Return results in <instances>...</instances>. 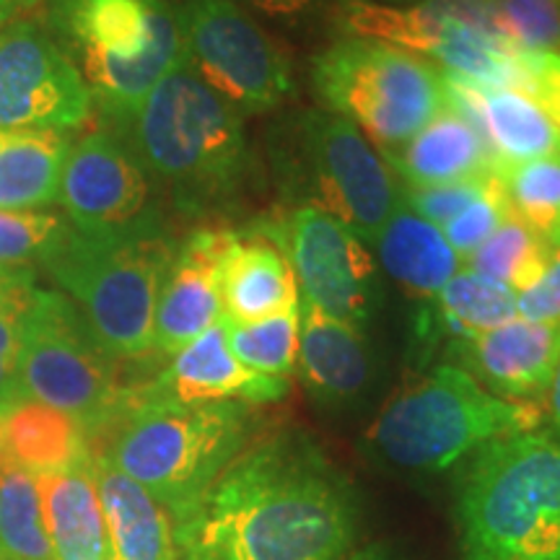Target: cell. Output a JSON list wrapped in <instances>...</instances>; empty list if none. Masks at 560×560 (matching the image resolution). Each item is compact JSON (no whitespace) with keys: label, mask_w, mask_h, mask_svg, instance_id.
I'll list each match as a JSON object with an SVG mask.
<instances>
[{"label":"cell","mask_w":560,"mask_h":560,"mask_svg":"<svg viewBox=\"0 0 560 560\" xmlns=\"http://www.w3.org/2000/svg\"><path fill=\"white\" fill-rule=\"evenodd\" d=\"M0 560H5V558H3V552H0Z\"/></svg>","instance_id":"obj_46"},{"label":"cell","mask_w":560,"mask_h":560,"mask_svg":"<svg viewBox=\"0 0 560 560\" xmlns=\"http://www.w3.org/2000/svg\"><path fill=\"white\" fill-rule=\"evenodd\" d=\"M94 478L112 560H177L172 516L149 490L100 452H94Z\"/></svg>","instance_id":"obj_24"},{"label":"cell","mask_w":560,"mask_h":560,"mask_svg":"<svg viewBox=\"0 0 560 560\" xmlns=\"http://www.w3.org/2000/svg\"><path fill=\"white\" fill-rule=\"evenodd\" d=\"M322 109L346 117L382 153L402 149L446 107L444 73L387 42L342 37L312 60Z\"/></svg>","instance_id":"obj_9"},{"label":"cell","mask_w":560,"mask_h":560,"mask_svg":"<svg viewBox=\"0 0 560 560\" xmlns=\"http://www.w3.org/2000/svg\"><path fill=\"white\" fill-rule=\"evenodd\" d=\"M170 359V366L145 392L179 402L268 405L280 402L291 389L289 380L257 374L236 359L229 348L223 319Z\"/></svg>","instance_id":"obj_19"},{"label":"cell","mask_w":560,"mask_h":560,"mask_svg":"<svg viewBox=\"0 0 560 560\" xmlns=\"http://www.w3.org/2000/svg\"><path fill=\"white\" fill-rule=\"evenodd\" d=\"M276 172L285 195L346 223L366 247H374L402 202L374 143L327 109H301L280 130Z\"/></svg>","instance_id":"obj_8"},{"label":"cell","mask_w":560,"mask_h":560,"mask_svg":"<svg viewBox=\"0 0 560 560\" xmlns=\"http://www.w3.org/2000/svg\"><path fill=\"white\" fill-rule=\"evenodd\" d=\"M30 3V0H0V32L5 30V24L13 16H19V11L24 9V5Z\"/></svg>","instance_id":"obj_43"},{"label":"cell","mask_w":560,"mask_h":560,"mask_svg":"<svg viewBox=\"0 0 560 560\" xmlns=\"http://www.w3.org/2000/svg\"><path fill=\"white\" fill-rule=\"evenodd\" d=\"M296 371L314 400L325 405L359 400L374 376L366 335L301 301Z\"/></svg>","instance_id":"obj_21"},{"label":"cell","mask_w":560,"mask_h":560,"mask_svg":"<svg viewBox=\"0 0 560 560\" xmlns=\"http://www.w3.org/2000/svg\"><path fill=\"white\" fill-rule=\"evenodd\" d=\"M405 187H436L495 172L493 153L457 112L444 107L402 149L382 153Z\"/></svg>","instance_id":"obj_23"},{"label":"cell","mask_w":560,"mask_h":560,"mask_svg":"<svg viewBox=\"0 0 560 560\" xmlns=\"http://www.w3.org/2000/svg\"><path fill=\"white\" fill-rule=\"evenodd\" d=\"M516 317L529 322H560V240H552L540 278L516 293Z\"/></svg>","instance_id":"obj_38"},{"label":"cell","mask_w":560,"mask_h":560,"mask_svg":"<svg viewBox=\"0 0 560 560\" xmlns=\"http://www.w3.org/2000/svg\"><path fill=\"white\" fill-rule=\"evenodd\" d=\"M34 291L37 276L32 268H0V405L19 395L21 327Z\"/></svg>","instance_id":"obj_34"},{"label":"cell","mask_w":560,"mask_h":560,"mask_svg":"<svg viewBox=\"0 0 560 560\" xmlns=\"http://www.w3.org/2000/svg\"><path fill=\"white\" fill-rule=\"evenodd\" d=\"M0 441L3 457L34 478L94 459V439L79 420L24 395L0 405Z\"/></svg>","instance_id":"obj_22"},{"label":"cell","mask_w":560,"mask_h":560,"mask_svg":"<svg viewBox=\"0 0 560 560\" xmlns=\"http://www.w3.org/2000/svg\"><path fill=\"white\" fill-rule=\"evenodd\" d=\"M109 429L100 454L179 524L249 446L252 410L242 402H179L143 389L128 397Z\"/></svg>","instance_id":"obj_3"},{"label":"cell","mask_w":560,"mask_h":560,"mask_svg":"<svg viewBox=\"0 0 560 560\" xmlns=\"http://www.w3.org/2000/svg\"><path fill=\"white\" fill-rule=\"evenodd\" d=\"M107 560H112V558H107Z\"/></svg>","instance_id":"obj_47"},{"label":"cell","mask_w":560,"mask_h":560,"mask_svg":"<svg viewBox=\"0 0 560 560\" xmlns=\"http://www.w3.org/2000/svg\"><path fill=\"white\" fill-rule=\"evenodd\" d=\"M457 350L482 387L503 400L532 402L548 392L560 363V322L511 319L459 340Z\"/></svg>","instance_id":"obj_18"},{"label":"cell","mask_w":560,"mask_h":560,"mask_svg":"<svg viewBox=\"0 0 560 560\" xmlns=\"http://www.w3.org/2000/svg\"><path fill=\"white\" fill-rule=\"evenodd\" d=\"M174 11L185 62L240 115H262L291 100L289 52L242 5L185 0Z\"/></svg>","instance_id":"obj_12"},{"label":"cell","mask_w":560,"mask_h":560,"mask_svg":"<svg viewBox=\"0 0 560 560\" xmlns=\"http://www.w3.org/2000/svg\"><path fill=\"white\" fill-rule=\"evenodd\" d=\"M221 304L229 322L268 319L301 304L289 257L260 226L234 231L221 262Z\"/></svg>","instance_id":"obj_20"},{"label":"cell","mask_w":560,"mask_h":560,"mask_svg":"<svg viewBox=\"0 0 560 560\" xmlns=\"http://www.w3.org/2000/svg\"><path fill=\"white\" fill-rule=\"evenodd\" d=\"M231 240V229L206 226L177 244L153 319L156 353H179L223 317L221 262Z\"/></svg>","instance_id":"obj_16"},{"label":"cell","mask_w":560,"mask_h":560,"mask_svg":"<svg viewBox=\"0 0 560 560\" xmlns=\"http://www.w3.org/2000/svg\"><path fill=\"white\" fill-rule=\"evenodd\" d=\"M260 229L289 257L301 301L327 317L366 330L382 299V280L366 244L325 210L296 206Z\"/></svg>","instance_id":"obj_13"},{"label":"cell","mask_w":560,"mask_h":560,"mask_svg":"<svg viewBox=\"0 0 560 560\" xmlns=\"http://www.w3.org/2000/svg\"><path fill=\"white\" fill-rule=\"evenodd\" d=\"M503 34L527 55H560V0H490Z\"/></svg>","instance_id":"obj_35"},{"label":"cell","mask_w":560,"mask_h":560,"mask_svg":"<svg viewBox=\"0 0 560 560\" xmlns=\"http://www.w3.org/2000/svg\"><path fill=\"white\" fill-rule=\"evenodd\" d=\"M540 418L535 402L503 400L470 371L439 366L384 405L369 441L400 470L441 472L488 441L535 431Z\"/></svg>","instance_id":"obj_7"},{"label":"cell","mask_w":560,"mask_h":560,"mask_svg":"<svg viewBox=\"0 0 560 560\" xmlns=\"http://www.w3.org/2000/svg\"><path fill=\"white\" fill-rule=\"evenodd\" d=\"M86 81L37 16L0 32V130L68 132L91 117Z\"/></svg>","instance_id":"obj_15"},{"label":"cell","mask_w":560,"mask_h":560,"mask_svg":"<svg viewBox=\"0 0 560 560\" xmlns=\"http://www.w3.org/2000/svg\"><path fill=\"white\" fill-rule=\"evenodd\" d=\"M342 560H395V556L384 548V545H369V548L353 550L348 558Z\"/></svg>","instance_id":"obj_42"},{"label":"cell","mask_w":560,"mask_h":560,"mask_svg":"<svg viewBox=\"0 0 560 560\" xmlns=\"http://www.w3.org/2000/svg\"><path fill=\"white\" fill-rule=\"evenodd\" d=\"M68 149V132L0 130V210L55 206Z\"/></svg>","instance_id":"obj_27"},{"label":"cell","mask_w":560,"mask_h":560,"mask_svg":"<svg viewBox=\"0 0 560 560\" xmlns=\"http://www.w3.org/2000/svg\"><path fill=\"white\" fill-rule=\"evenodd\" d=\"M355 535L353 488L296 431L247 446L174 524L179 560H342Z\"/></svg>","instance_id":"obj_1"},{"label":"cell","mask_w":560,"mask_h":560,"mask_svg":"<svg viewBox=\"0 0 560 560\" xmlns=\"http://www.w3.org/2000/svg\"><path fill=\"white\" fill-rule=\"evenodd\" d=\"M58 202L83 236H136L164 231L153 179L125 140L109 128L70 143Z\"/></svg>","instance_id":"obj_14"},{"label":"cell","mask_w":560,"mask_h":560,"mask_svg":"<svg viewBox=\"0 0 560 560\" xmlns=\"http://www.w3.org/2000/svg\"><path fill=\"white\" fill-rule=\"evenodd\" d=\"M223 319V317H221ZM229 348L244 366L265 376L289 380L296 369L299 335H301V304L296 310L276 314V317L257 322H229Z\"/></svg>","instance_id":"obj_32"},{"label":"cell","mask_w":560,"mask_h":560,"mask_svg":"<svg viewBox=\"0 0 560 560\" xmlns=\"http://www.w3.org/2000/svg\"><path fill=\"white\" fill-rule=\"evenodd\" d=\"M42 9L107 128L128 120L182 62L177 11L166 0H42Z\"/></svg>","instance_id":"obj_5"},{"label":"cell","mask_w":560,"mask_h":560,"mask_svg":"<svg viewBox=\"0 0 560 560\" xmlns=\"http://www.w3.org/2000/svg\"><path fill=\"white\" fill-rule=\"evenodd\" d=\"M174 252L166 229L100 240L70 226L42 268L79 306L96 346L112 361H130L153 350V319Z\"/></svg>","instance_id":"obj_6"},{"label":"cell","mask_w":560,"mask_h":560,"mask_svg":"<svg viewBox=\"0 0 560 560\" xmlns=\"http://www.w3.org/2000/svg\"><path fill=\"white\" fill-rule=\"evenodd\" d=\"M374 247L380 249L384 272L420 304H431L459 270V257L454 255L441 229L420 219L402 202L392 213Z\"/></svg>","instance_id":"obj_26"},{"label":"cell","mask_w":560,"mask_h":560,"mask_svg":"<svg viewBox=\"0 0 560 560\" xmlns=\"http://www.w3.org/2000/svg\"><path fill=\"white\" fill-rule=\"evenodd\" d=\"M19 395L73 416L91 439L120 416L128 392L66 293L34 291L19 348Z\"/></svg>","instance_id":"obj_11"},{"label":"cell","mask_w":560,"mask_h":560,"mask_svg":"<svg viewBox=\"0 0 560 560\" xmlns=\"http://www.w3.org/2000/svg\"><path fill=\"white\" fill-rule=\"evenodd\" d=\"M511 213L542 240H560V153L495 170Z\"/></svg>","instance_id":"obj_31"},{"label":"cell","mask_w":560,"mask_h":560,"mask_svg":"<svg viewBox=\"0 0 560 560\" xmlns=\"http://www.w3.org/2000/svg\"><path fill=\"white\" fill-rule=\"evenodd\" d=\"M545 395H548V425H550L548 433L560 444V363L556 374H552V382Z\"/></svg>","instance_id":"obj_41"},{"label":"cell","mask_w":560,"mask_h":560,"mask_svg":"<svg viewBox=\"0 0 560 560\" xmlns=\"http://www.w3.org/2000/svg\"><path fill=\"white\" fill-rule=\"evenodd\" d=\"M550 242L529 229L516 213L506 219L467 257V270L511 293L529 289L545 268Z\"/></svg>","instance_id":"obj_30"},{"label":"cell","mask_w":560,"mask_h":560,"mask_svg":"<svg viewBox=\"0 0 560 560\" xmlns=\"http://www.w3.org/2000/svg\"><path fill=\"white\" fill-rule=\"evenodd\" d=\"M495 172L482 174V177L452 182V185H436V187H405L402 206L410 208L412 213L425 219L433 226H446L452 219L472 206L482 192L488 190L490 182H493Z\"/></svg>","instance_id":"obj_37"},{"label":"cell","mask_w":560,"mask_h":560,"mask_svg":"<svg viewBox=\"0 0 560 560\" xmlns=\"http://www.w3.org/2000/svg\"><path fill=\"white\" fill-rule=\"evenodd\" d=\"M185 219H210L240 206L255 182L244 117L182 62L128 120L109 128Z\"/></svg>","instance_id":"obj_2"},{"label":"cell","mask_w":560,"mask_h":560,"mask_svg":"<svg viewBox=\"0 0 560 560\" xmlns=\"http://www.w3.org/2000/svg\"><path fill=\"white\" fill-rule=\"evenodd\" d=\"M509 213H511V208L506 202V195H503L499 174H495L488 190L482 192L480 198L472 202V206H467L465 210H462L457 219H452L446 226H441L444 229L441 234H444V240L450 242L454 255H457L459 260L467 262V257H470L472 252L478 249L480 244L501 226L503 219H506Z\"/></svg>","instance_id":"obj_36"},{"label":"cell","mask_w":560,"mask_h":560,"mask_svg":"<svg viewBox=\"0 0 560 560\" xmlns=\"http://www.w3.org/2000/svg\"><path fill=\"white\" fill-rule=\"evenodd\" d=\"M374 3H382V5H412V3H418V0H374Z\"/></svg>","instance_id":"obj_44"},{"label":"cell","mask_w":560,"mask_h":560,"mask_svg":"<svg viewBox=\"0 0 560 560\" xmlns=\"http://www.w3.org/2000/svg\"><path fill=\"white\" fill-rule=\"evenodd\" d=\"M529 96L560 128V55H529Z\"/></svg>","instance_id":"obj_39"},{"label":"cell","mask_w":560,"mask_h":560,"mask_svg":"<svg viewBox=\"0 0 560 560\" xmlns=\"http://www.w3.org/2000/svg\"><path fill=\"white\" fill-rule=\"evenodd\" d=\"M0 552L5 560H55L39 482L9 459L0 467Z\"/></svg>","instance_id":"obj_29"},{"label":"cell","mask_w":560,"mask_h":560,"mask_svg":"<svg viewBox=\"0 0 560 560\" xmlns=\"http://www.w3.org/2000/svg\"><path fill=\"white\" fill-rule=\"evenodd\" d=\"M335 21L346 37L423 55L441 73L529 94V55L511 45L490 0H418L412 5L335 0Z\"/></svg>","instance_id":"obj_10"},{"label":"cell","mask_w":560,"mask_h":560,"mask_svg":"<svg viewBox=\"0 0 560 560\" xmlns=\"http://www.w3.org/2000/svg\"><path fill=\"white\" fill-rule=\"evenodd\" d=\"M55 560H107L109 537L96 490L94 459L37 478Z\"/></svg>","instance_id":"obj_25"},{"label":"cell","mask_w":560,"mask_h":560,"mask_svg":"<svg viewBox=\"0 0 560 560\" xmlns=\"http://www.w3.org/2000/svg\"><path fill=\"white\" fill-rule=\"evenodd\" d=\"M516 319V293L488 283L472 270H457L425 310H420V335L441 332L470 340Z\"/></svg>","instance_id":"obj_28"},{"label":"cell","mask_w":560,"mask_h":560,"mask_svg":"<svg viewBox=\"0 0 560 560\" xmlns=\"http://www.w3.org/2000/svg\"><path fill=\"white\" fill-rule=\"evenodd\" d=\"M459 480L462 560H560V444L548 431L488 441Z\"/></svg>","instance_id":"obj_4"},{"label":"cell","mask_w":560,"mask_h":560,"mask_svg":"<svg viewBox=\"0 0 560 560\" xmlns=\"http://www.w3.org/2000/svg\"><path fill=\"white\" fill-rule=\"evenodd\" d=\"M70 223L45 210H0V268H32L68 240Z\"/></svg>","instance_id":"obj_33"},{"label":"cell","mask_w":560,"mask_h":560,"mask_svg":"<svg viewBox=\"0 0 560 560\" xmlns=\"http://www.w3.org/2000/svg\"><path fill=\"white\" fill-rule=\"evenodd\" d=\"M236 5H247V9L262 13V16L285 21V24H301L319 9H325L330 0H234Z\"/></svg>","instance_id":"obj_40"},{"label":"cell","mask_w":560,"mask_h":560,"mask_svg":"<svg viewBox=\"0 0 560 560\" xmlns=\"http://www.w3.org/2000/svg\"><path fill=\"white\" fill-rule=\"evenodd\" d=\"M446 107L472 125L495 166L560 153V128L529 94L444 73Z\"/></svg>","instance_id":"obj_17"},{"label":"cell","mask_w":560,"mask_h":560,"mask_svg":"<svg viewBox=\"0 0 560 560\" xmlns=\"http://www.w3.org/2000/svg\"><path fill=\"white\" fill-rule=\"evenodd\" d=\"M3 462H5V457H3V441H0V467H3Z\"/></svg>","instance_id":"obj_45"}]
</instances>
